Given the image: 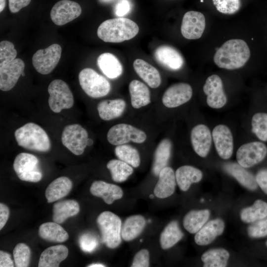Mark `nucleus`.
<instances>
[{"mask_svg":"<svg viewBox=\"0 0 267 267\" xmlns=\"http://www.w3.org/2000/svg\"><path fill=\"white\" fill-rule=\"evenodd\" d=\"M250 56V49L244 41L231 39L225 42L217 50L214 61L220 68L233 70L243 67Z\"/></svg>","mask_w":267,"mask_h":267,"instance_id":"1","label":"nucleus"},{"mask_svg":"<svg viewBox=\"0 0 267 267\" xmlns=\"http://www.w3.org/2000/svg\"><path fill=\"white\" fill-rule=\"evenodd\" d=\"M139 32L138 25L126 18L106 20L98 27L97 34L99 39L107 43H121L134 38Z\"/></svg>","mask_w":267,"mask_h":267,"instance_id":"2","label":"nucleus"},{"mask_svg":"<svg viewBox=\"0 0 267 267\" xmlns=\"http://www.w3.org/2000/svg\"><path fill=\"white\" fill-rule=\"evenodd\" d=\"M14 136L18 145L25 149L41 152L48 151L51 147L49 138L39 125L28 123L17 129Z\"/></svg>","mask_w":267,"mask_h":267,"instance_id":"3","label":"nucleus"},{"mask_svg":"<svg viewBox=\"0 0 267 267\" xmlns=\"http://www.w3.org/2000/svg\"><path fill=\"white\" fill-rule=\"evenodd\" d=\"M96 222L101 232L102 242L110 249L121 243L122 222L115 214L104 211L98 216Z\"/></svg>","mask_w":267,"mask_h":267,"instance_id":"4","label":"nucleus"},{"mask_svg":"<svg viewBox=\"0 0 267 267\" xmlns=\"http://www.w3.org/2000/svg\"><path fill=\"white\" fill-rule=\"evenodd\" d=\"M78 79L83 90L92 98L104 96L110 90L111 85L108 81L91 68H86L82 70Z\"/></svg>","mask_w":267,"mask_h":267,"instance_id":"5","label":"nucleus"},{"mask_svg":"<svg viewBox=\"0 0 267 267\" xmlns=\"http://www.w3.org/2000/svg\"><path fill=\"white\" fill-rule=\"evenodd\" d=\"M49 98L48 103L50 109L59 113L63 109H70L74 105L73 93L68 85L63 80L52 81L48 87Z\"/></svg>","mask_w":267,"mask_h":267,"instance_id":"6","label":"nucleus"},{"mask_svg":"<svg viewBox=\"0 0 267 267\" xmlns=\"http://www.w3.org/2000/svg\"><path fill=\"white\" fill-rule=\"evenodd\" d=\"M39 163V159L35 155L20 153L14 159L13 169L21 180L37 182L42 178V173L38 167Z\"/></svg>","mask_w":267,"mask_h":267,"instance_id":"7","label":"nucleus"},{"mask_svg":"<svg viewBox=\"0 0 267 267\" xmlns=\"http://www.w3.org/2000/svg\"><path fill=\"white\" fill-rule=\"evenodd\" d=\"M147 138L144 132L131 125L121 123L112 126L108 131V141L114 145L125 144L130 141L141 143Z\"/></svg>","mask_w":267,"mask_h":267,"instance_id":"8","label":"nucleus"},{"mask_svg":"<svg viewBox=\"0 0 267 267\" xmlns=\"http://www.w3.org/2000/svg\"><path fill=\"white\" fill-rule=\"evenodd\" d=\"M62 52L60 45L52 44L46 48L37 50L32 57L36 70L43 75L51 73L58 63Z\"/></svg>","mask_w":267,"mask_h":267,"instance_id":"9","label":"nucleus"},{"mask_svg":"<svg viewBox=\"0 0 267 267\" xmlns=\"http://www.w3.org/2000/svg\"><path fill=\"white\" fill-rule=\"evenodd\" d=\"M88 133L79 124L66 126L61 135V141L64 146L76 155L82 154L87 146Z\"/></svg>","mask_w":267,"mask_h":267,"instance_id":"10","label":"nucleus"},{"mask_svg":"<svg viewBox=\"0 0 267 267\" xmlns=\"http://www.w3.org/2000/svg\"><path fill=\"white\" fill-rule=\"evenodd\" d=\"M267 148L262 142L255 141L241 146L236 153L238 163L244 168H249L261 162L266 157Z\"/></svg>","mask_w":267,"mask_h":267,"instance_id":"11","label":"nucleus"},{"mask_svg":"<svg viewBox=\"0 0 267 267\" xmlns=\"http://www.w3.org/2000/svg\"><path fill=\"white\" fill-rule=\"evenodd\" d=\"M81 13L82 8L78 3L70 0H61L53 5L50 15L55 24L62 26L78 17Z\"/></svg>","mask_w":267,"mask_h":267,"instance_id":"12","label":"nucleus"},{"mask_svg":"<svg viewBox=\"0 0 267 267\" xmlns=\"http://www.w3.org/2000/svg\"><path fill=\"white\" fill-rule=\"evenodd\" d=\"M205 25V18L202 13L189 11L184 14L182 18L181 34L187 39H199L204 31Z\"/></svg>","mask_w":267,"mask_h":267,"instance_id":"13","label":"nucleus"},{"mask_svg":"<svg viewBox=\"0 0 267 267\" xmlns=\"http://www.w3.org/2000/svg\"><path fill=\"white\" fill-rule=\"evenodd\" d=\"M192 95L191 87L185 83L172 85L164 92L162 101L165 106L175 108L188 101Z\"/></svg>","mask_w":267,"mask_h":267,"instance_id":"14","label":"nucleus"},{"mask_svg":"<svg viewBox=\"0 0 267 267\" xmlns=\"http://www.w3.org/2000/svg\"><path fill=\"white\" fill-rule=\"evenodd\" d=\"M203 91L207 95V102L211 108L222 107L226 102V96L223 91L222 82L217 75L209 77L203 86Z\"/></svg>","mask_w":267,"mask_h":267,"instance_id":"15","label":"nucleus"},{"mask_svg":"<svg viewBox=\"0 0 267 267\" xmlns=\"http://www.w3.org/2000/svg\"><path fill=\"white\" fill-rule=\"evenodd\" d=\"M25 63L20 58L0 67V89L2 91L11 90L16 84L19 77L24 72Z\"/></svg>","mask_w":267,"mask_h":267,"instance_id":"16","label":"nucleus"},{"mask_svg":"<svg viewBox=\"0 0 267 267\" xmlns=\"http://www.w3.org/2000/svg\"><path fill=\"white\" fill-rule=\"evenodd\" d=\"M154 56L159 64L169 70H179L184 64L182 55L178 50L170 45L158 46L154 51Z\"/></svg>","mask_w":267,"mask_h":267,"instance_id":"17","label":"nucleus"},{"mask_svg":"<svg viewBox=\"0 0 267 267\" xmlns=\"http://www.w3.org/2000/svg\"><path fill=\"white\" fill-rule=\"evenodd\" d=\"M212 136L219 156L223 159L229 158L232 154L233 143L229 128L223 125H218L213 130Z\"/></svg>","mask_w":267,"mask_h":267,"instance_id":"18","label":"nucleus"},{"mask_svg":"<svg viewBox=\"0 0 267 267\" xmlns=\"http://www.w3.org/2000/svg\"><path fill=\"white\" fill-rule=\"evenodd\" d=\"M190 138L195 152L200 157H205L209 152L212 141L209 128L203 124L195 126L191 132Z\"/></svg>","mask_w":267,"mask_h":267,"instance_id":"19","label":"nucleus"},{"mask_svg":"<svg viewBox=\"0 0 267 267\" xmlns=\"http://www.w3.org/2000/svg\"><path fill=\"white\" fill-rule=\"evenodd\" d=\"M159 179L154 189V194L158 198L163 199L171 196L176 186L175 173L173 169L166 167L160 172Z\"/></svg>","mask_w":267,"mask_h":267,"instance_id":"20","label":"nucleus"},{"mask_svg":"<svg viewBox=\"0 0 267 267\" xmlns=\"http://www.w3.org/2000/svg\"><path fill=\"white\" fill-rule=\"evenodd\" d=\"M89 190L92 195L102 198L108 205L121 199L123 195V190L120 186L102 180L93 182Z\"/></svg>","mask_w":267,"mask_h":267,"instance_id":"21","label":"nucleus"},{"mask_svg":"<svg viewBox=\"0 0 267 267\" xmlns=\"http://www.w3.org/2000/svg\"><path fill=\"white\" fill-rule=\"evenodd\" d=\"M224 228L222 220L217 219L211 220L197 232L194 240L199 245H206L211 243L219 235L222 234Z\"/></svg>","mask_w":267,"mask_h":267,"instance_id":"22","label":"nucleus"},{"mask_svg":"<svg viewBox=\"0 0 267 267\" xmlns=\"http://www.w3.org/2000/svg\"><path fill=\"white\" fill-rule=\"evenodd\" d=\"M68 248L63 245L50 246L45 249L41 254L39 267H58L68 255Z\"/></svg>","mask_w":267,"mask_h":267,"instance_id":"23","label":"nucleus"},{"mask_svg":"<svg viewBox=\"0 0 267 267\" xmlns=\"http://www.w3.org/2000/svg\"><path fill=\"white\" fill-rule=\"evenodd\" d=\"M133 67L136 74L150 88H157L160 85V73L154 66L142 59H136L133 63Z\"/></svg>","mask_w":267,"mask_h":267,"instance_id":"24","label":"nucleus"},{"mask_svg":"<svg viewBox=\"0 0 267 267\" xmlns=\"http://www.w3.org/2000/svg\"><path fill=\"white\" fill-rule=\"evenodd\" d=\"M126 106V102L122 99H107L100 101L97 109L102 120L110 121L120 117Z\"/></svg>","mask_w":267,"mask_h":267,"instance_id":"25","label":"nucleus"},{"mask_svg":"<svg viewBox=\"0 0 267 267\" xmlns=\"http://www.w3.org/2000/svg\"><path fill=\"white\" fill-rule=\"evenodd\" d=\"M72 188L71 180L66 177H59L47 187L45 196L48 203L56 201L66 196Z\"/></svg>","mask_w":267,"mask_h":267,"instance_id":"26","label":"nucleus"},{"mask_svg":"<svg viewBox=\"0 0 267 267\" xmlns=\"http://www.w3.org/2000/svg\"><path fill=\"white\" fill-rule=\"evenodd\" d=\"M129 89L131 104L134 108L138 109L150 103L149 89L142 82L134 80L130 82Z\"/></svg>","mask_w":267,"mask_h":267,"instance_id":"27","label":"nucleus"},{"mask_svg":"<svg viewBox=\"0 0 267 267\" xmlns=\"http://www.w3.org/2000/svg\"><path fill=\"white\" fill-rule=\"evenodd\" d=\"M97 64L102 72L110 79H115L122 73L123 67L118 59L113 54L105 52L97 59Z\"/></svg>","mask_w":267,"mask_h":267,"instance_id":"28","label":"nucleus"},{"mask_svg":"<svg viewBox=\"0 0 267 267\" xmlns=\"http://www.w3.org/2000/svg\"><path fill=\"white\" fill-rule=\"evenodd\" d=\"M177 183L182 191H187L193 183H196L202 178V172L191 166H182L175 173Z\"/></svg>","mask_w":267,"mask_h":267,"instance_id":"29","label":"nucleus"},{"mask_svg":"<svg viewBox=\"0 0 267 267\" xmlns=\"http://www.w3.org/2000/svg\"><path fill=\"white\" fill-rule=\"evenodd\" d=\"M224 170L231 175L243 186L250 190L257 188L258 184L256 178L238 163H228L224 166Z\"/></svg>","mask_w":267,"mask_h":267,"instance_id":"30","label":"nucleus"},{"mask_svg":"<svg viewBox=\"0 0 267 267\" xmlns=\"http://www.w3.org/2000/svg\"><path fill=\"white\" fill-rule=\"evenodd\" d=\"M145 224L146 221L141 215H136L129 217L122 225V238L126 241L134 239L141 234Z\"/></svg>","mask_w":267,"mask_h":267,"instance_id":"31","label":"nucleus"},{"mask_svg":"<svg viewBox=\"0 0 267 267\" xmlns=\"http://www.w3.org/2000/svg\"><path fill=\"white\" fill-rule=\"evenodd\" d=\"M80 211L79 203L74 200H66L57 202L53 206V222L62 223L68 218L78 214Z\"/></svg>","mask_w":267,"mask_h":267,"instance_id":"32","label":"nucleus"},{"mask_svg":"<svg viewBox=\"0 0 267 267\" xmlns=\"http://www.w3.org/2000/svg\"><path fill=\"white\" fill-rule=\"evenodd\" d=\"M38 233L42 239L50 242H63L69 238L67 232L59 223L54 222L41 224Z\"/></svg>","mask_w":267,"mask_h":267,"instance_id":"33","label":"nucleus"},{"mask_svg":"<svg viewBox=\"0 0 267 267\" xmlns=\"http://www.w3.org/2000/svg\"><path fill=\"white\" fill-rule=\"evenodd\" d=\"M172 143L168 138L162 139L158 144L154 155L152 171L158 176L160 171L167 167L171 156Z\"/></svg>","mask_w":267,"mask_h":267,"instance_id":"34","label":"nucleus"},{"mask_svg":"<svg viewBox=\"0 0 267 267\" xmlns=\"http://www.w3.org/2000/svg\"><path fill=\"white\" fill-rule=\"evenodd\" d=\"M209 217L208 210H192L184 216L183 226L190 233H196L206 223Z\"/></svg>","mask_w":267,"mask_h":267,"instance_id":"35","label":"nucleus"},{"mask_svg":"<svg viewBox=\"0 0 267 267\" xmlns=\"http://www.w3.org/2000/svg\"><path fill=\"white\" fill-rule=\"evenodd\" d=\"M177 221H172L165 227L160 235V243L163 249H168L177 244L183 237Z\"/></svg>","mask_w":267,"mask_h":267,"instance_id":"36","label":"nucleus"},{"mask_svg":"<svg viewBox=\"0 0 267 267\" xmlns=\"http://www.w3.org/2000/svg\"><path fill=\"white\" fill-rule=\"evenodd\" d=\"M267 217V203L256 200L254 204L243 209L240 213L241 220L246 223L254 222Z\"/></svg>","mask_w":267,"mask_h":267,"instance_id":"37","label":"nucleus"},{"mask_svg":"<svg viewBox=\"0 0 267 267\" xmlns=\"http://www.w3.org/2000/svg\"><path fill=\"white\" fill-rule=\"evenodd\" d=\"M229 257V254L222 248L211 249L204 253L201 256L204 267H226Z\"/></svg>","mask_w":267,"mask_h":267,"instance_id":"38","label":"nucleus"},{"mask_svg":"<svg viewBox=\"0 0 267 267\" xmlns=\"http://www.w3.org/2000/svg\"><path fill=\"white\" fill-rule=\"evenodd\" d=\"M106 167L111 173L112 179L117 182L126 180L134 172L132 166L120 159L110 160Z\"/></svg>","mask_w":267,"mask_h":267,"instance_id":"39","label":"nucleus"},{"mask_svg":"<svg viewBox=\"0 0 267 267\" xmlns=\"http://www.w3.org/2000/svg\"><path fill=\"white\" fill-rule=\"evenodd\" d=\"M115 153L119 159L128 163L134 168L138 167L140 164V157L137 150L128 144L117 145Z\"/></svg>","mask_w":267,"mask_h":267,"instance_id":"40","label":"nucleus"},{"mask_svg":"<svg viewBox=\"0 0 267 267\" xmlns=\"http://www.w3.org/2000/svg\"><path fill=\"white\" fill-rule=\"evenodd\" d=\"M252 131L262 141L267 140V113H258L252 119Z\"/></svg>","mask_w":267,"mask_h":267,"instance_id":"41","label":"nucleus"},{"mask_svg":"<svg viewBox=\"0 0 267 267\" xmlns=\"http://www.w3.org/2000/svg\"><path fill=\"white\" fill-rule=\"evenodd\" d=\"M15 265L17 267H27L31 258V250L26 244H17L13 251Z\"/></svg>","mask_w":267,"mask_h":267,"instance_id":"42","label":"nucleus"},{"mask_svg":"<svg viewBox=\"0 0 267 267\" xmlns=\"http://www.w3.org/2000/svg\"><path fill=\"white\" fill-rule=\"evenodd\" d=\"M17 55V51L14 44L8 41H3L0 43V67L11 62Z\"/></svg>","mask_w":267,"mask_h":267,"instance_id":"43","label":"nucleus"},{"mask_svg":"<svg viewBox=\"0 0 267 267\" xmlns=\"http://www.w3.org/2000/svg\"><path fill=\"white\" fill-rule=\"evenodd\" d=\"M218 11L225 14H233L239 11L241 0H212Z\"/></svg>","mask_w":267,"mask_h":267,"instance_id":"44","label":"nucleus"},{"mask_svg":"<svg viewBox=\"0 0 267 267\" xmlns=\"http://www.w3.org/2000/svg\"><path fill=\"white\" fill-rule=\"evenodd\" d=\"M249 236L261 238L267 236V217L253 222L248 228Z\"/></svg>","mask_w":267,"mask_h":267,"instance_id":"45","label":"nucleus"},{"mask_svg":"<svg viewBox=\"0 0 267 267\" xmlns=\"http://www.w3.org/2000/svg\"><path fill=\"white\" fill-rule=\"evenodd\" d=\"M81 249L84 252L90 253L97 247L98 242L95 236L90 233L82 235L79 240Z\"/></svg>","mask_w":267,"mask_h":267,"instance_id":"46","label":"nucleus"},{"mask_svg":"<svg viewBox=\"0 0 267 267\" xmlns=\"http://www.w3.org/2000/svg\"><path fill=\"white\" fill-rule=\"evenodd\" d=\"M149 266V253L146 249L140 250L135 255L132 267H148Z\"/></svg>","mask_w":267,"mask_h":267,"instance_id":"47","label":"nucleus"},{"mask_svg":"<svg viewBox=\"0 0 267 267\" xmlns=\"http://www.w3.org/2000/svg\"><path fill=\"white\" fill-rule=\"evenodd\" d=\"M9 9L12 13H16L22 8L27 6L31 0H8Z\"/></svg>","mask_w":267,"mask_h":267,"instance_id":"48","label":"nucleus"},{"mask_svg":"<svg viewBox=\"0 0 267 267\" xmlns=\"http://www.w3.org/2000/svg\"><path fill=\"white\" fill-rule=\"evenodd\" d=\"M258 185L267 194V170L259 171L256 177Z\"/></svg>","mask_w":267,"mask_h":267,"instance_id":"49","label":"nucleus"},{"mask_svg":"<svg viewBox=\"0 0 267 267\" xmlns=\"http://www.w3.org/2000/svg\"><path fill=\"white\" fill-rule=\"evenodd\" d=\"M130 8V3L128 0H120L116 5V14L118 16H123L129 12Z\"/></svg>","mask_w":267,"mask_h":267,"instance_id":"50","label":"nucleus"},{"mask_svg":"<svg viewBox=\"0 0 267 267\" xmlns=\"http://www.w3.org/2000/svg\"><path fill=\"white\" fill-rule=\"evenodd\" d=\"M9 215V210L8 207L2 203H0V230L2 229L6 224Z\"/></svg>","mask_w":267,"mask_h":267,"instance_id":"51","label":"nucleus"},{"mask_svg":"<svg viewBox=\"0 0 267 267\" xmlns=\"http://www.w3.org/2000/svg\"><path fill=\"white\" fill-rule=\"evenodd\" d=\"M0 267H13L14 263L8 253L2 250L0 251Z\"/></svg>","mask_w":267,"mask_h":267,"instance_id":"52","label":"nucleus"},{"mask_svg":"<svg viewBox=\"0 0 267 267\" xmlns=\"http://www.w3.org/2000/svg\"><path fill=\"white\" fill-rule=\"evenodd\" d=\"M6 3V0H0V12H1L5 6Z\"/></svg>","mask_w":267,"mask_h":267,"instance_id":"53","label":"nucleus"},{"mask_svg":"<svg viewBox=\"0 0 267 267\" xmlns=\"http://www.w3.org/2000/svg\"><path fill=\"white\" fill-rule=\"evenodd\" d=\"M87 267H104L105 265L101 264H92L89 265Z\"/></svg>","mask_w":267,"mask_h":267,"instance_id":"54","label":"nucleus"},{"mask_svg":"<svg viewBox=\"0 0 267 267\" xmlns=\"http://www.w3.org/2000/svg\"><path fill=\"white\" fill-rule=\"evenodd\" d=\"M93 143V140L89 138L87 141V146H91Z\"/></svg>","mask_w":267,"mask_h":267,"instance_id":"55","label":"nucleus"},{"mask_svg":"<svg viewBox=\"0 0 267 267\" xmlns=\"http://www.w3.org/2000/svg\"><path fill=\"white\" fill-rule=\"evenodd\" d=\"M149 197L150 198H153L154 195L153 194H151L150 195Z\"/></svg>","mask_w":267,"mask_h":267,"instance_id":"56","label":"nucleus"},{"mask_svg":"<svg viewBox=\"0 0 267 267\" xmlns=\"http://www.w3.org/2000/svg\"><path fill=\"white\" fill-rule=\"evenodd\" d=\"M22 76H25L24 72H23V73H22Z\"/></svg>","mask_w":267,"mask_h":267,"instance_id":"57","label":"nucleus"},{"mask_svg":"<svg viewBox=\"0 0 267 267\" xmlns=\"http://www.w3.org/2000/svg\"><path fill=\"white\" fill-rule=\"evenodd\" d=\"M266 245H267V242H266Z\"/></svg>","mask_w":267,"mask_h":267,"instance_id":"58","label":"nucleus"}]
</instances>
